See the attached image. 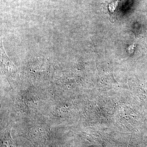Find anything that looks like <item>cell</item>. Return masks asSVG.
Returning <instances> with one entry per match:
<instances>
[{
  "instance_id": "1",
  "label": "cell",
  "mask_w": 147,
  "mask_h": 147,
  "mask_svg": "<svg viewBox=\"0 0 147 147\" xmlns=\"http://www.w3.org/2000/svg\"><path fill=\"white\" fill-rule=\"evenodd\" d=\"M135 47H136V45L135 44H132V45H129L128 47L126 48L127 52L129 56L133 54L134 53Z\"/></svg>"
}]
</instances>
